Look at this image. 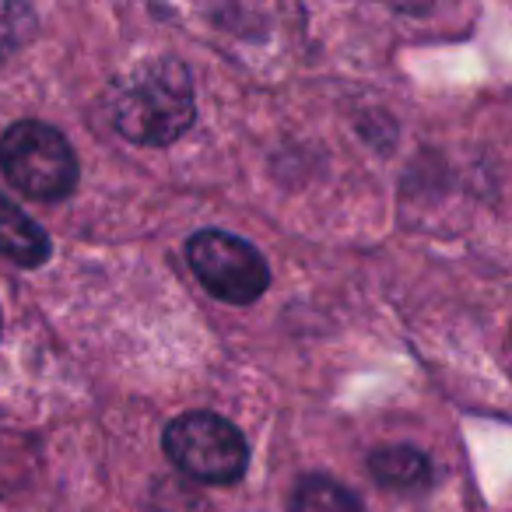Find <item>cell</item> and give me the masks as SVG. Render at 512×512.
Returning <instances> with one entry per match:
<instances>
[{
	"label": "cell",
	"mask_w": 512,
	"mask_h": 512,
	"mask_svg": "<svg viewBox=\"0 0 512 512\" xmlns=\"http://www.w3.org/2000/svg\"><path fill=\"white\" fill-rule=\"evenodd\" d=\"M165 453L186 477L204 484H232L246 474L249 449L242 432L218 414L193 411L165 428Z\"/></svg>",
	"instance_id": "obj_3"
},
{
	"label": "cell",
	"mask_w": 512,
	"mask_h": 512,
	"mask_svg": "<svg viewBox=\"0 0 512 512\" xmlns=\"http://www.w3.org/2000/svg\"><path fill=\"white\" fill-rule=\"evenodd\" d=\"M369 470L390 491H418L428 484V456L411 446H386L369 456Z\"/></svg>",
	"instance_id": "obj_6"
},
{
	"label": "cell",
	"mask_w": 512,
	"mask_h": 512,
	"mask_svg": "<svg viewBox=\"0 0 512 512\" xmlns=\"http://www.w3.org/2000/svg\"><path fill=\"white\" fill-rule=\"evenodd\" d=\"M0 169L11 186L36 200H60L78 183V158L60 130L22 120L0 137Z\"/></svg>",
	"instance_id": "obj_2"
},
{
	"label": "cell",
	"mask_w": 512,
	"mask_h": 512,
	"mask_svg": "<svg viewBox=\"0 0 512 512\" xmlns=\"http://www.w3.org/2000/svg\"><path fill=\"white\" fill-rule=\"evenodd\" d=\"M186 256H190V267L200 278V285L214 299L232 302V306H249L267 292V281H271L267 260L239 235L207 228V232L193 235Z\"/></svg>",
	"instance_id": "obj_4"
},
{
	"label": "cell",
	"mask_w": 512,
	"mask_h": 512,
	"mask_svg": "<svg viewBox=\"0 0 512 512\" xmlns=\"http://www.w3.org/2000/svg\"><path fill=\"white\" fill-rule=\"evenodd\" d=\"M0 256L18 267H39L50 256V235L8 197H0Z\"/></svg>",
	"instance_id": "obj_5"
},
{
	"label": "cell",
	"mask_w": 512,
	"mask_h": 512,
	"mask_svg": "<svg viewBox=\"0 0 512 512\" xmlns=\"http://www.w3.org/2000/svg\"><path fill=\"white\" fill-rule=\"evenodd\" d=\"M113 127L134 144H172L193 127V85L179 60H151L116 85Z\"/></svg>",
	"instance_id": "obj_1"
},
{
	"label": "cell",
	"mask_w": 512,
	"mask_h": 512,
	"mask_svg": "<svg viewBox=\"0 0 512 512\" xmlns=\"http://www.w3.org/2000/svg\"><path fill=\"white\" fill-rule=\"evenodd\" d=\"M292 512H365V505L355 491L337 484L334 477L309 474L295 484Z\"/></svg>",
	"instance_id": "obj_7"
},
{
	"label": "cell",
	"mask_w": 512,
	"mask_h": 512,
	"mask_svg": "<svg viewBox=\"0 0 512 512\" xmlns=\"http://www.w3.org/2000/svg\"><path fill=\"white\" fill-rule=\"evenodd\" d=\"M0 327H4V320H0Z\"/></svg>",
	"instance_id": "obj_8"
}]
</instances>
